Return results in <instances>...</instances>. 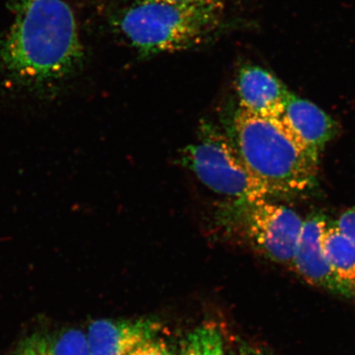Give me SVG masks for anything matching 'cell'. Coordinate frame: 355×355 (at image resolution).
<instances>
[{"label":"cell","mask_w":355,"mask_h":355,"mask_svg":"<svg viewBox=\"0 0 355 355\" xmlns=\"http://www.w3.org/2000/svg\"><path fill=\"white\" fill-rule=\"evenodd\" d=\"M12 21L0 36V76L11 87L53 97L85 60L73 11L64 0H9Z\"/></svg>","instance_id":"6da1fadb"},{"label":"cell","mask_w":355,"mask_h":355,"mask_svg":"<svg viewBox=\"0 0 355 355\" xmlns=\"http://www.w3.org/2000/svg\"><path fill=\"white\" fill-rule=\"evenodd\" d=\"M227 135L270 198L301 195L316 187L319 160L284 114L268 118L238 108Z\"/></svg>","instance_id":"7a4b0ae2"},{"label":"cell","mask_w":355,"mask_h":355,"mask_svg":"<svg viewBox=\"0 0 355 355\" xmlns=\"http://www.w3.org/2000/svg\"><path fill=\"white\" fill-rule=\"evenodd\" d=\"M222 4L135 0L116 26L140 55L183 51L209 38L221 24Z\"/></svg>","instance_id":"3957f363"},{"label":"cell","mask_w":355,"mask_h":355,"mask_svg":"<svg viewBox=\"0 0 355 355\" xmlns=\"http://www.w3.org/2000/svg\"><path fill=\"white\" fill-rule=\"evenodd\" d=\"M226 234L268 260L292 266L304 218L270 198L228 200L217 212Z\"/></svg>","instance_id":"277c9868"},{"label":"cell","mask_w":355,"mask_h":355,"mask_svg":"<svg viewBox=\"0 0 355 355\" xmlns=\"http://www.w3.org/2000/svg\"><path fill=\"white\" fill-rule=\"evenodd\" d=\"M180 160L207 188L229 200L270 198L227 133L207 121L200 125L197 141L182 150Z\"/></svg>","instance_id":"5b68a950"},{"label":"cell","mask_w":355,"mask_h":355,"mask_svg":"<svg viewBox=\"0 0 355 355\" xmlns=\"http://www.w3.org/2000/svg\"><path fill=\"white\" fill-rule=\"evenodd\" d=\"M328 222L321 212H312L304 218L291 268L312 286L343 297L355 298L349 287L336 277L324 256L322 237Z\"/></svg>","instance_id":"8992f818"},{"label":"cell","mask_w":355,"mask_h":355,"mask_svg":"<svg viewBox=\"0 0 355 355\" xmlns=\"http://www.w3.org/2000/svg\"><path fill=\"white\" fill-rule=\"evenodd\" d=\"M162 324L155 318L100 319L89 326L86 338L91 355H130L153 338Z\"/></svg>","instance_id":"52a82bcc"},{"label":"cell","mask_w":355,"mask_h":355,"mask_svg":"<svg viewBox=\"0 0 355 355\" xmlns=\"http://www.w3.org/2000/svg\"><path fill=\"white\" fill-rule=\"evenodd\" d=\"M236 89L239 108L268 118L284 116L291 94L279 79L268 70L254 65H245L239 70Z\"/></svg>","instance_id":"ba28073f"},{"label":"cell","mask_w":355,"mask_h":355,"mask_svg":"<svg viewBox=\"0 0 355 355\" xmlns=\"http://www.w3.org/2000/svg\"><path fill=\"white\" fill-rule=\"evenodd\" d=\"M284 116L318 160L338 132V123L326 112L292 93L287 100Z\"/></svg>","instance_id":"9c48e42d"},{"label":"cell","mask_w":355,"mask_h":355,"mask_svg":"<svg viewBox=\"0 0 355 355\" xmlns=\"http://www.w3.org/2000/svg\"><path fill=\"white\" fill-rule=\"evenodd\" d=\"M324 256L336 277L355 296V245L343 234L336 222H328L322 237Z\"/></svg>","instance_id":"30bf717a"},{"label":"cell","mask_w":355,"mask_h":355,"mask_svg":"<svg viewBox=\"0 0 355 355\" xmlns=\"http://www.w3.org/2000/svg\"><path fill=\"white\" fill-rule=\"evenodd\" d=\"M225 352L223 334L219 327L205 322L187 334L177 355H224Z\"/></svg>","instance_id":"8fae6325"},{"label":"cell","mask_w":355,"mask_h":355,"mask_svg":"<svg viewBox=\"0 0 355 355\" xmlns=\"http://www.w3.org/2000/svg\"><path fill=\"white\" fill-rule=\"evenodd\" d=\"M46 355H91L86 334L69 328L46 336Z\"/></svg>","instance_id":"7c38bea8"},{"label":"cell","mask_w":355,"mask_h":355,"mask_svg":"<svg viewBox=\"0 0 355 355\" xmlns=\"http://www.w3.org/2000/svg\"><path fill=\"white\" fill-rule=\"evenodd\" d=\"M46 336L35 334L25 338L11 355H46Z\"/></svg>","instance_id":"4fadbf2b"},{"label":"cell","mask_w":355,"mask_h":355,"mask_svg":"<svg viewBox=\"0 0 355 355\" xmlns=\"http://www.w3.org/2000/svg\"><path fill=\"white\" fill-rule=\"evenodd\" d=\"M130 355H177L164 338L157 336L140 345Z\"/></svg>","instance_id":"5bb4252c"},{"label":"cell","mask_w":355,"mask_h":355,"mask_svg":"<svg viewBox=\"0 0 355 355\" xmlns=\"http://www.w3.org/2000/svg\"><path fill=\"white\" fill-rule=\"evenodd\" d=\"M335 222L343 234L347 236L355 245V207L343 211Z\"/></svg>","instance_id":"9a60e30c"},{"label":"cell","mask_w":355,"mask_h":355,"mask_svg":"<svg viewBox=\"0 0 355 355\" xmlns=\"http://www.w3.org/2000/svg\"><path fill=\"white\" fill-rule=\"evenodd\" d=\"M224 355H268L263 352L261 349H257V347H249V345H242V347H238L230 354H226Z\"/></svg>","instance_id":"2e32d148"},{"label":"cell","mask_w":355,"mask_h":355,"mask_svg":"<svg viewBox=\"0 0 355 355\" xmlns=\"http://www.w3.org/2000/svg\"><path fill=\"white\" fill-rule=\"evenodd\" d=\"M165 1L184 4H222L224 6L226 0H165Z\"/></svg>","instance_id":"e0dca14e"}]
</instances>
